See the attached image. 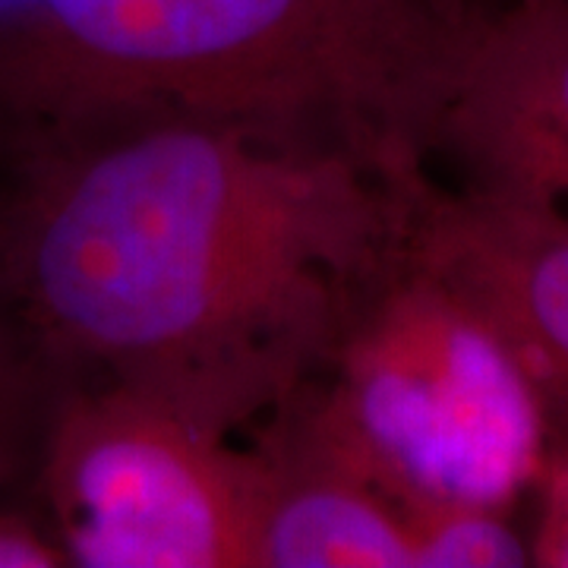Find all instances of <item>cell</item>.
Segmentation results:
<instances>
[{
  "instance_id": "9",
  "label": "cell",
  "mask_w": 568,
  "mask_h": 568,
  "mask_svg": "<svg viewBox=\"0 0 568 568\" xmlns=\"http://www.w3.org/2000/svg\"><path fill=\"white\" fill-rule=\"evenodd\" d=\"M414 568L534 566V534L518 511L487 506H426L405 511Z\"/></svg>"
},
{
  "instance_id": "11",
  "label": "cell",
  "mask_w": 568,
  "mask_h": 568,
  "mask_svg": "<svg viewBox=\"0 0 568 568\" xmlns=\"http://www.w3.org/2000/svg\"><path fill=\"white\" fill-rule=\"evenodd\" d=\"M540 515L534 534V566H568V452L549 458L547 474L534 493Z\"/></svg>"
},
{
  "instance_id": "10",
  "label": "cell",
  "mask_w": 568,
  "mask_h": 568,
  "mask_svg": "<svg viewBox=\"0 0 568 568\" xmlns=\"http://www.w3.org/2000/svg\"><path fill=\"white\" fill-rule=\"evenodd\" d=\"M0 568H70V559L26 503H0Z\"/></svg>"
},
{
  "instance_id": "2",
  "label": "cell",
  "mask_w": 568,
  "mask_h": 568,
  "mask_svg": "<svg viewBox=\"0 0 568 568\" xmlns=\"http://www.w3.org/2000/svg\"><path fill=\"white\" fill-rule=\"evenodd\" d=\"M477 0H0V123L168 108L433 174Z\"/></svg>"
},
{
  "instance_id": "7",
  "label": "cell",
  "mask_w": 568,
  "mask_h": 568,
  "mask_svg": "<svg viewBox=\"0 0 568 568\" xmlns=\"http://www.w3.org/2000/svg\"><path fill=\"white\" fill-rule=\"evenodd\" d=\"M253 568H414L405 511L284 407L256 436Z\"/></svg>"
},
{
  "instance_id": "3",
  "label": "cell",
  "mask_w": 568,
  "mask_h": 568,
  "mask_svg": "<svg viewBox=\"0 0 568 568\" xmlns=\"http://www.w3.org/2000/svg\"><path fill=\"white\" fill-rule=\"evenodd\" d=\"M282 407L402 511H518L552 458L547 407L525 364L417 253Z\"/></svg>"
},
{
  "instance_id": "8",
  "label": "cell",
  "mask_w": 568,
  "mask_h": 568,
  "mask_svg": "<svg viewBox=\"0 0 568 568\" xmlns=\"http://www.w3.org/2000/svg\"><path fill=\"white\" fill-rule=\"evenodd\" d=\"M61 388L0 313V503H26Z\"/></svg>"
},
{
  "instance_id": "1",
  "label": "cell",
  "mask_w": 568,
  "mask_h": 568,
  "mask_svg": "<svg viewBox=\"0 0 568 568\" xmlns=\"http://www.w3.org/2000/svg\"><path fill=\"white\" fill-rule=\"evenodd\" d=\"M429 181L168 108L7 121L0 313L63 395L123 388L231 436L414 260Z\"/></svg>"
},
{
  "instance_id": "4",
  "label": "cell",
  "mask_w": 568,
  "mask_h": 568,
  "mask_svg": "<svg viewBox=\"0 0 568 568\" xmlns=\"http://www.w3.org/2000/svg\"><path fill=\"white\" fill-rule=\"evenodd\" d=\"M253 448L111 386L70 388L26 506L70 568H253Z\"/></svg>"
},
{
  "instance_id": "6",
  "label": "cell",
  "mask_w": 568,
  "mask_h": 568,
  "mask_svg": "<svg viewBox=\"0 0 568 568\" xmlns=\"http://www.w3.org/2000/svg\"><path fill=\"white\" fill-rule=\"evenodd\" d=\"M414 253L499 328L547 407L552 455L568 452V222L433 178Z\"/></svg>"
},
{
  "instance_id": "5",
  "label": "cell",
  "mask_w": 568,
  "mask_h": 568,
  "mask_svg": "<svg viewBox=\"0 0 568 568\" xmlns=\"http://www.w3.org/2000/svg\"><path fill=\"white\" fill-rule=\"evenodd\" d=\"M436 162L458 186L568 222V0H477Z\"/></svg>"
}]
</instances>
